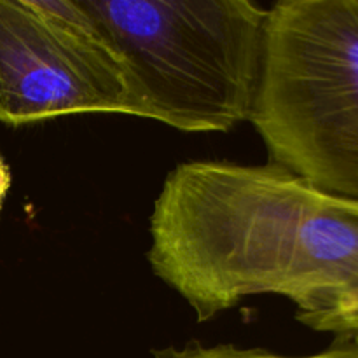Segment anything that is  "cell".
Masks as SVG:
<instances>
[{
	"label": "cell",
	"mask_w": 358,
	"mask_h": 358,
	"mask_svg": "<svg viewBox=\"0 0 358 358\" xmlns=\"http://www.w3.org/2000/svg\"><path fill=\"white\" fill-rule=\"evenodd\" d=\"M149 233L150 269L198 322L275 294L306 327L358 338V199L271 163L185 161L164 178Z\"/></svg>",
	"instance_id": "cell-1"
},
{
	"label": "cell",
	"mask_w": 358,
	"mask_h": 358,
	"mask_svg": "<svg viewBox=\"0 0 358 358\" xmlns=\"http://www.w3.org/2000/svg\"><path fill=\"white\" fill-rule=\"evenodd\" d=\"M124 66L136 117L185 133L250 119L268 9L252 0H79Z\"/></svg>",
	"instance_id": "cell-2"
},
{
	"label": "cell",
	"mask_w": 358,
	"mask_h": 358,
	"mask_svg": "<svg viewBox=\"0 0 358 358\" xmlns=\"http://www.w3.org/2000/svg\"><path fill=\"white\" fill-rule=\"evenodd\" d=\"M248 122L268 163L358 199V0L269 7Z\"/></svg>",
	"instance_id": "cell-3"
},
{
	"label": "cell",
	"mask_w": 358,
	"mask_h": 358,
	"mask_svg": "<svg viewBox=\"0 0 358 358\" xmlns=\"http://www.w3.org/2000/svg\"><path fill=\"white\" fill-rule=\"evenodd\" d=\"M136 115L117 52L79 0H0V122Z\"/></svg>",
	"instance_id": "cell-4"
},
{
	"label": "cell",
	"mask_w": 358,
	"mask_h": 358,
	"mask_svg": "<svg viewBox=\"0 0 358 358\" xmlns=\"http://www.w3.org/2000/svg\"><path fill=\"white\" fill-rule=\"evenodd\" d=\"M152 358H358V338H334L322 352L304 357H287L266 348H241L234 345L206 346L199 341L175 348L154 350Z\"/></svg>",
	"instance_id": "cell-5"
},
{
	"label": "cell",
	"mask_w": 358,
	"mask_h": 358,
	"mask_svg": "<svg viewBox=\"0 0 358 358\" xmlns=\"http://www.w3.org/2000/svg\"><path fill=\"white\" fill-rule=\"evenodd\" d=\"M10 184H13V175H10L9 164L6 163L2 152H0V213H2L3 201H6Z\"/></svg>",
	"instance_id": "cell-6"
}]
</instances>
